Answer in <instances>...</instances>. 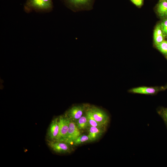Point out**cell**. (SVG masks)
<instances>
[{"instance_id":"18","label":"cell","mask_w":167,"mask_h":167,"mask_svg":"<svg viewBox=\"0 0 167 167\" xmlns=\"http://www.w3.org/2000/svg\"><path fill=\"white\" fill-rule=\"evenodd\" d=\"M163 34L165 36L167 35V19L162 21L160 24Z\"/></svg>"},{"instance_id":"7","label":"cell","mask_w":167,"mask_h":167,"mask_svg":"<svg viewBox=\"0 0 167 167\" xmlns=\"http://www.w3.org/2000/svg\"><path fill=\"white\" fill-rule=\"evenodd\" d=\"M81 135L80 130L77 127L75 122L70 120L68 131L66 137L63 142L69 144L74 141Z\"/></svg>"},{"instance_id":"16","label":"cell","mask_w":167,"mask_h":167,"mask_svg":"<svg viewBox=\"0 0 167 167\" xmlns=\"http://www.w3.org/2000/svg\"><path fill=\"white\" fill-rule=\"evenodd\" d=\"M156 46L161 53L167 55V41L164 40Z\"/></svg>"},{"instance_id":"1","label":"cell","mask_w":167,"mask_h":167,"mask_svg":"<svg viewBox=\"0 0 167 167\" xmlns=\"http://www.w3.org/2000/svg\"><path fill=\"white\" fill-rule=\"evenodd\" d=\"M68 7L74 12L89 11L93 8L95 0H63Z\"/></svg>"},{"instance_id":"8","label":"cell","mask_w":167,"mask_h":167,"mask_svg":"<svg viewBox=\"0 0 167 167\" xmlns=\"http://www.w3.org/2000/svg\"><path fill=\"white\" fill-rule=\"evenodd\" d=\"M59 133V124L58 117L53 119L50 124L47 133L48 140H56Z\"/></svg>"},{"instance_id":"21","label":"cell","mask_w":167,"mask_h":167,"mask_svg":"<svg viewBox=\"0 0 167 167\" xmlns=\"http://www.w3.org/2000/svg\"><path fill=\"white\" fill-rule=\"evenodd\" d=\"M166 57H167V55H166Z\"/></svg>"},{"instance_id":"15","label":"cell","mask_w":167,"mask_h":167,"mask_svg":"<svg viewBox=\"0 0 167 167\" xmlns=\"http://www.w3.org/2000/svg\"><path fill=\"white\" fill-rule=\"evenodd\" d=\"M88 141H90L88 135H82L79 136L74 141L73 143V144L75 145H78Z\"/></svg>"},{"instance_id":"2","label":"cell","mask_w":167,"mask_h":167,"mask_svg":"<svg viewBox=\"0 0 167 167\" xmlns=\"http://www.w3.org/2000/svg\"><path fill=\"white\" fill-rule=\"evenodd\" d=\"M26 10L45 11L53 7L52 0H27L25 5Z\"/></svg>"},{"instance_id":"9","label":"cell","mask_w":167,"mask_h":167,"mask_svg":"<svg viewBox=\"0 0 167 167\" xmlns=\"http://www.w3.org/2000/svg\"><path fill=\"white\" fill-rule=\"evenodd\" d=\"M165 87H142L135 88L131 89V92L145 94H153L157 93L159 91L163 90Z\"/></svg>"},{"instance_id":"19","label":"cell","mask_w":167,"mask_h":167,"mask_svg":"<svg viewBox=\"0 0 167 167\" xmlns=\"http://www.w3.org/2000/svg\"><path fill=\"white\" fill-rule=\"evenodd\" d=\"M135 5L138 7H140L142 6L143 3V0H130Z\"/></svg>"},{"instance_id":"6","label":"cell","mask_w":167,"mask_h":167,"mask_svg":"<svg viewBox=\"0 0 167 167\" xmlns=\"http://www.w3.org/2000/svg\"><path fill=\"white\" fill-rule=\"evenodd\" d=\"M87 107V106L84 105L74 106L68 110L65 116L70 120L75 122L85 112Z\"/></svg>"},{"instance_id":"4","label":"cell","mask_w":167,"mask_h":167,"mask_svg":"<svg viewBox=\"0 0 167 167\" xmlns=\"http://www.w3.org/2000/svg\"><path fill=\"white\" fill-rule=\"evenodd\" d=\"M47 144L51 150L57 153H70L72 151L70 144L63 141L48 140Z\"/></svg>"},{"instance_id":"10","label":"cell","mask_w":167,"mask_h":167,"mask_svg":"<svg viewBox=\"0 0 167 167\" xmlns=\"http://www.w3.org/2000/svg\"><path fill=\"white\" fill-rule=\"evenodd\" d=\"M88 135L90 141L96 140L102 135L105 131V128L94 126H89Z\"/></svg>"},{"instance_id":"11","label":"cell","mask_w":167,"mask_h":167,"mask_svg":"<svg viewBox=\"0 0 167 167\" xmlns=\"http://www.w3.org/2000/svg\"><path fill=\"white\" fill-rule=\"evenodd\" d=\"M164 36L160 24H158L155 27L153 32L154 41L156 46L164 40Z\"/></svg>"},{"instance_id":"5","label":"cell","mask_w":167,"mask_h":167,"mask_svg":"<svg viewBox=\"0 0 167 167\" xmlns=\"http://www.w3.org/2000/svg\"><path fill=\"white\" fill-rule=\"evenodd\" d=\"M59 133L56 140L64 141L67 136L68 131L70 119L66 116H60L58 117Z\"/></svg>"},{"instance_id":"14","label":"cell","mask_w":167,"mask_h":167,"mask_svg":"<svg viewBox=\"0 0 167 167\" xmlns=\"http://www.w3.org/2000/svg\"><path fill=\"white\" fill-rule=\"evenodd\" d=\"M75 122L77 127L79 130H84L89 127L86 114L85 115H83Z\"/></svg>"},{"instance_id":"20","label":"cell","mask_w":167,"mask_h":167,"mask_svg":"<svg viewBox=\"0 0 167 167\" xmlns=\"http://www.w3.org/2000/svg\"><path fill=\"white\" fill-rule=\"evenodd\" d=\"M166 88H167V86L165 87Z\"/></svg>"},{"instance_id":"13","label":"cell","mask_w":167,"mask_h":167,"mask_svg":"<svg viewBox=\"0 0 167 167\" xmlns=\"http://www.w3.org/2000/svg\"><path fill=\"white\" fill-rule=\"evenodd\" d=\"M85 113L87 117L89 127L92 126L105 129L106 126L98 122L95 119L90 112L88 109V107Z\"/></svg>"},{"instance_id":"3","label":"cell","mask_w":167,"mask_h":167,"mask_svg":"<svg viewBox=\"0 0 167 167\" xmlns=\"http://www.w3.org/2000/svg\"><path fill=\"white\" fill-rule=\"evenodd\" d=\"M88 109L96 121L106 126H107L109 117L105 111L94 106L88 107Z\"/></svg>"},{"instance_id":"17","label":"cell","mask_w":167,"mask_h":167,"mask_svg":"<svg viewBox=\"0 0 167 167\" xmlns=\"http://www.w3.org/2000/svg\"><path fill=\"white\" fill-rule=\"evenodd\" d=\"M158 113L164 121L167 127V108H161L158 110Z\"/></svg>"},{"instance_id":"22","label":"cell","mask_w":167,"mask_h":167,"mask_svg":"<svg viewBox=\"0 0 167 167\" xmlns=\"http://www.w3.org/2000/svg\"><path fill=\"white\" fill-rule=\"evenodd\" d=\"M166 1H167V0H165Z\"/></svg>"},{"instance_id":"12","label":"cell","mask_w":167,"mask_h":167,"mask_svg":"<svg viewBox=\"0 0 167 167\" xmlns=\"http://www.w3.org/2000/svg\"><path fill=\"white\" fill-rule=\"evenodd\" d=\"M156 11L160 16L167 17V1L160 0L156 7Z\"/></svg>"}]
</instances>
